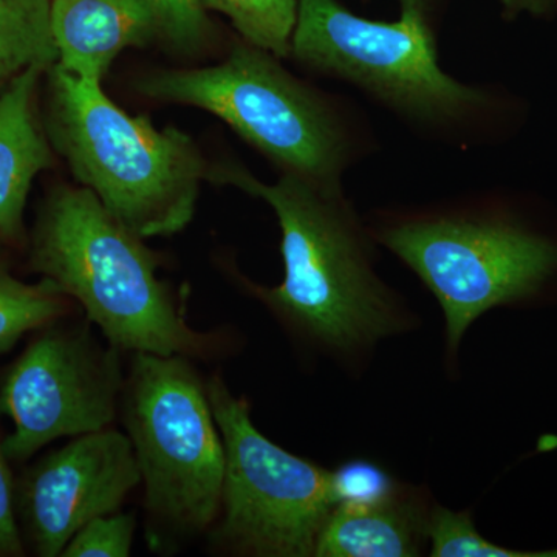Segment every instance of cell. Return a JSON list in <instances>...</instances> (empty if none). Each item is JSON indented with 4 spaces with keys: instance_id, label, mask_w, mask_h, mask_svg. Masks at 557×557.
Here are the masks:
<instances>
[{
    "instance_id": "6da1fadb",
    "label": "cell",
    "mask_w": 557,
    "mask_h": 557,
    "mask_svg": "<svg viewBox=\"0 0 557 557\" xmlns=\"http://www.w3.org/2000/svg\"><path fill=\"white\" fill-rule=\"evenodd\" d=\"M208 182L258 197L276 214L284 278L265 287L242 277V285L307 354L358 379L381 343L421 327L409 300L381 276L380 245L344 186L293 175L260 182L237 161L211 166Z\"/></svg>"
},
{
    "instance_id": "7a4b0ae2",
    "label": "cell",
    "mask_w": 557,
    "mask_h": 557,
    "mask_svg": "<svg viewBox=\"0 0 557 557\" xmlns=\"http://www.w3.org/2000/svg\"><path fill=\"white\" fill-rule=\"evenodd\" d=\"M397 21H370L339 0H299L289 58L347 84L424 141L471 150L493 139L500 91L440 64L438 0H398Z\"/></svg>"
},
{
    "instance_id": "3957f363",
    "label": "cell",
    "mask_w": 557,
    "mask_h": 557,
    "mask_svg": "<svg viewBox=\"0 0 557 557\" xmlns=\"http://www.w3.org/2000/svg\"><path fill=\"white\" fill-rule=\"evenodd\" d=\"M366 220L380 248L437 300L445 369L453 379L460 375L461 344L478 319L536 299L557 276V239L487 193L386 205Z\"/></svg>"
},
{
    "instance_id": "277c9868",
    "label": "cell",
    "mask_w": 557,
    "mask_h": 557,
    "mask_svg": "<svg viewBox=\"0 0 557 557\" xmlns=\"http://www.w3.org/2000/svg\"><path fill=\"white\" fill-rule=\"evenodd\" d=\"M32 269L76 300L121 354L212 359L220 333L200 332L183 300L159 277L160 258L87 188L60 186L44 203Z\"/></svg>"
},
{
    "instance_id": "5b68a950",
    "label": "cell",
    "mask_w": 557,
    "mask_h": 557,
    "mask_svg": "<svg viewBox=\"0 0 557 557\" xmlns=\"http://www.w3.org/2000/svg\"><path fill=\"white\" fill-rule=\"evenodd\" d=\"M150 100L207 110L273 164L341 188L347 172L380 149L375 127L357 102L296 78L281 58L242 39L220 64L156 70L137 81Z\"/></svg>"
},
{
    "instance_id": "8992f818",
    "label": "cell",
    "mask_w": 557,
    "mask_h": 557,
    "mask_svg": "<svg viewBox=\"0 0 557 557\" xmlns=\"http://www.w3.org/2000/svg\"><path fill=\"white\" fill-rule=\"evenodd\" d=\"M49 121L75 178L137 236H174L189 225L211 166L188 134L129 115L101 83L58 64L50 69Z\"/></svg>"
},
{
    "instance_id": "52a82bcc",
    "label": "cell",
    "mask_w": 557,
    "mask_h": 557,
    "mask_svg": "<svg viewBox=\"0 0 557 557\" xmlns=\"http://www.w3.org/2000/svg\"><path fill=\"white\" fill-rule=\"evenodd\" d=\"M157 548L207 533L220 515L225 453L194 359L134 354L121 395Z\"/></svg>"
},
{
    "instance_id": "ba28073f",
    "label": "cell",
    "mask_w": 557,
    "mask_h": 557,
    "mask_svg": "<svg viewBox=\"0 0 557 557\" xmlns=\"http://www.w3.org/2000/svg\"><path fill=\"white\" fill-rule=\"evenodd\" d=\"M209 403L225 453L220 515L212 547L244 557H314L338 505L332 469L295 456L262 434L251 405L215 373Z\"/></svg>"
},
{
    "instance_id": "9c48e42d",
    "label": "cell",
    "mask_w": 557,
    "mask_h": 557,
    "mask_svg": "<svg viewBox=\"0 0 557 557\" xmlns=\"http://www.w3.org/2000/svg\"><path fill=\"white\" fill-rule=\"evenodd\" d=\"M89 325H49L11 364L0 386V410L13 423L3 440L9 460H28L54 440L115 421L126 381L121 351L97 341Z\"/></svg>"
},
{
    "instance_id": "30bf717a",
    "label": "cell",
    "mask_w": 557,
    "mask_h": 557,
    "mask_svg": "<svg viewBox=\"0 0 557 557\" xmlns=\"http://www.w3.org/2000/svg\"><path fill=\"white\" fill-rule=\"evenodd\" d=\"M141 475L127 434L113 428L73 437L30 469L16 498L33 552L58 557L90 520L120 511Z\"/></svg>"
},
{
    "instance_id": "8fae6325",
    "label": "cell",
    "mask_w": 557,
    "mask_h": 557,
    "mask_svg": "<svg viewBox=\"0 0 557 557\" xmlns=\"http://www.w3.org/2000/svg\"><path fill=\"white\" fill-rule=\"evenodd\" d=\"M51 28L58 65L101 83L121 51L160 38L148 0H53Z\"/></svg>"
},
{
    "instance_id": "7c38bea8",
    "label": "cell",
    "mask_w": 557,
    "mask_h": 557,
    "mask_svg": "<svg viewBox=\"0 0 557 557\" xmlns=\"http://www.w3.org/2000/svg\"><path fill=\"white\" fill-rule=\"evenodd\" d=\"M435 502L429 487L401 482L383 500L336 505L314 557H417L429 552Z\"/></svg>"
},
{
    "instance_id": "4fadbf2b",
    "label": "cell",
    "mask_w": 557,
    "mask_h": 557,
    "mask_svg": "<svg viewBox=\"0 0 557 557\" xmlns=\"http://www.w3.org/2000/svg\"><path fill=\"white\" fill-rule=\"evenodd\" d=\"M46 70L30 67L11 76L0 94V242L14 244L24 230L33 182L49 170L53 156L36 116L35 97Z\"/></svg>"
},
{
    "instance_id": "5bb4252c",
    "label": "cell",
    "mask_w": 557,
    "mask_h": 557,
    "mask_svg": "<svg viewBox=\"0 0 557 557\" xmlns=\"http://www.w3.org/2000/svg\"><path fill=\"white\" fill-rule=\"evenodd\" d=\"M53 0H0V67L50 70L58 64L51 28Z\"/></svg>"
},
{
    "instance_id": "9a60e30c",
    "label": "cell",
    "mask_w": 557,
    "mask_h": 557,
    "mask_svg": "<svg viewBox=\"0 0 557 557\" xmlns=\"http://www.w3.org/2000/svg\"><path fill=\"white\" fill-rule=\"evenodd\" d=\"M69 300L49 278L27 284L0 265V354L33 330L54 324L67 313Z\"/></svg>"
},
{
    "instance_id": "2e32d148",
    "label": "cell",
    "mask_w": 557,
    "mask_h": 557,
    "mask_svg": "<svg viewBox=\"0 0 557 557\" xmlns=\"http://www.w3.org/2000/svg\"><path fill=\"white\" fill-rule=\"evenodd\" d=\"M205 11L228 17L240 38L285 60L292 51V36L299 0H199Z\"/></svg>"
},
{
    "instance_id": "e0dca14e",
    "label": "cell",
    "mask_w": 557,
    "mask_h": 557,
    "mask_svg": "<svg viewBox=\"0 0 557 557\" xmlns=\"http://www.w3.org/2000/svg\"><path fill=\"white\" fill-rule=\"evenodd\" d=\"M429 556L432 557H557V549L518 552L483 537L471 509L454 511L437 502L429 525Z\"/></svg>"
},
{
    "instance_id": "ac0fdd59",
    "label": "cell",
    "mask_w": 557,
    "mask_h": 557,
    "mask_svg": "<svg viewBox=\"0 0 557 557\" xmlns=\"http://www.w3.org/2000/svg\"><path fill=\"white\" fill-rule=\"evenodd\" d=\"M137 518L124 512L90 520L70 539L62 557H127L134 545Z\"/></svg>"
},
{
    "instance_id": "d6986e66",
    "label": "cell",
    "mask_w": 557,
    "mask_h": 557,
    "mask_svg": "<svg viewBox=\"0 0 557 557\" xmlns=\"http://www.w3.org/2000/svg\"><path fill=\"white\" fill-rule=\"evenodd\" d=\"M160 39L172 49L193 53L208 42L212 24L199 0H148Z\"/></svg>"
},
{
    "instance_id": "ffe728a7",
    "label": "cell",
    "mask_w": 557,
    "mask_h": 557,
    "mask_svg": "<svg viewBox=\"0 0 557 557\" xmlns=\"http://www.w3.org/2000/svg\"><path fill=\"white\" fill-rule=\"evenodd\" d=\"M332 471L338 505L375 504L391 496L399 483L386 468L366 458L344 461Z\"/></svg>"
},
{
    "instance_id": "44dd1931",
    "label": "cell",
    "mask_w": 557,
    "mask_h": 557,
    "mask_svg": "<svg viewBox=\"0 0 557 557\" xmlns=\"http://www.w3.org/2000/svg\"><path fill=\"white\" fill-rule=\"evenodd\" d=\"M9 461L0 440V556L16 557L24 555V545L17 520L16 490Z\"/></svg>"
},
{
    "instance_id": "7402d4cb",
    "label": "cell",
    "mask_w": 557,
    "mask_h": 557,
    "mask_svg": "<svg viewBox=\"0 0 557 557\" xmlns=\"http://www.w3.org/2000/svg\"><path fill=\"white\" fill-rule=\"evenodd\" d=\"M505 20L512 21L522 14L548 17L557 13V0H498Z\"/></svg>"
},
{
    "instance_id": "603a6c76",
    "label": "cell",
    "mask_w": 557,
    "mask_h": 557,
    "mask_svg": "<svg viewBox=\"0 0 557 557\" xmlns=\"http://www.w3.org/2000/svg\"><path fill=\"white\" fill-rule=\"evenodd\" d=\"M11 73L9 72V70H5L3 67H0V84L2 83H5L7 79H10L11 78Z\"/></svg>"
},
{
    "instance_id": "cb8c5ba5",
    "label": "cell",
    "mask_w": 557,
    "mask_h": 557,
    "mask_svg": "<svg viewBox=\"0 0 557 557\" xmlns=\"http://www.w3.org/2000/svg\"><path fill=\"white\" fill-rule=\"evenodd\" d=\"M364 2H368V0H364Z\"/></svg>"
}]
</instances>
